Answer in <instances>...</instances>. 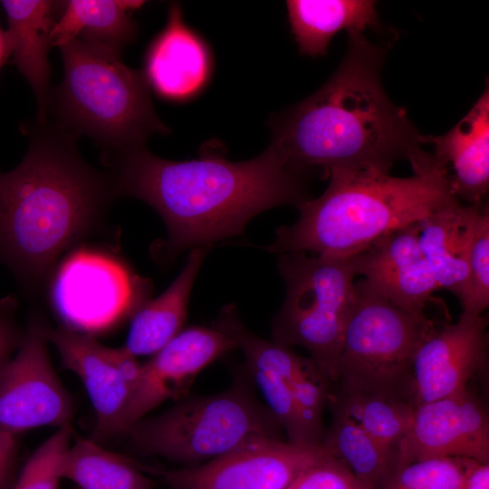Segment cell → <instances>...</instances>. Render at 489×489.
I'll list each match as a JSON object with an SVG mask.
<instances>
[{
    "instance_id": "1",
    "label": "cell",
    "mask_w": 489,
    "mask_h": 489,
    "mask_svg": "<svg viewBox=\"0 0 489 489\" xmlns=\"http://www.w3.org/2000/svg\"><path fill=\"white\" fill-rule=\"evenodd\" d=\"M114 169L117 196L140 199L162 217L168 239L157 256L170 261L185 249L210 247L241 235L263 211L309 199L304 176L272 146L245 161H230L210 140L194 159L161 158L145 146L105 157Z\"/></svg>"
},
{
    "instance_id": "2",
    "label": "cell",
    "mask_w": 489,
    "mask_h": 489,
    "mask_svg": "<svg viewBox=\"0 0 489 489\" xmlns=\"http://www.w3.org/2000/svg\"><path fill=\"white\" fill-rule=\"evenodd\" d=\"M333 75L313 94L270 120V143L294 171L389 173L421 148L423 136L381 83L384 49L348 34Z\"/></svg>"
},
{
    "instance_id": "3",
    "label": "cell",
    "mask_w": 489,
    "mask_h": 489,
    "mask_svg": "<svg viewBox=\"0 0 489 489\" xmlns=\"http://www.w3.org/2000/svg\"><path fill=\"white\" fill-rule=\"evenodd\" d=\"M39 127L19 165L0 173V260L33 291L98 229L117 196L112 176L80 156L76 135Z\"/></svg>"
},
{
    "instance_id": "4",
    "label": "cell",
    "mask_w": 489,
    "mask_h": 489,
    "mask_svg": "<svg viewBox=\"0 0 489 489\" xmlns=\"http://www.w3.org/2000/svg\"><path fill=\"white\" fill-rule=\"evenodd\" d=\"M413 175L333 173L317 198L297 207L298 219L276 230L263 246L271 253H312L352 257L377 240L417 224L459 201L452 193L445 168L420 149L409 160Z\"/></svg>"
},
{
    "instance_id": "5",
    "label": "cell",
    "mask_w": 489,
    "mask_h": 489,
    "mask_svg": "<svg viewBox=\"0 0 489 489\" xmlns=\"http://www.w3.org/2000/svg\"><path fill=\"white\" fill-rule=\"evenodd\" d=\"M58 48L63 79L52 91L48 109L55 112L58 129L89 136L106 156L143 147L154 133L170 132L154 110L142 72L120 55L80 39Z\"/></svg>"
},
{
    "instance_id": "6",
    "label": "cell",
    "mask_w": 489,
    "mask_h": 489,
    "mask_svg": "<svg viewBox=\"0 0 489 489\" xmlns=\"http://www.w3.org/2000/svg\"><path fill=\"white\" fill-rule=\"evenodd\" d=\"M140 452L194 465L210 461L260 438L283 441V430L266 406L245 388L183 398L162 414L126 431Z\"/></svg>"
},
{
    "instance_id": "7",
    "label": "cell",
    "mask_w": 489,
    "mask_h": 489,
    "mask_svg": "<svg viewBox=\"0 0 489 489\" xmlns=\"http://www.w3.org/2000/svg\"><path fill=\"white\" fill-rule=\"evenodd\" d=\"M278 268L286 295L273 320V341L306 349L333 383L354 300L357 273L353 259L286 253L279 254Z\"/></svg>"
},
{
    "instance_id": "8",
    "label": "cell",
    "mask_w": 489,
    "mask_h": 489,
    "mask_svg": "<svg viewBox=\"0 0 489 489\" xmlns=\"http://www.w3.org/2000/svg\"><path fill=\"white\" fill-rule=\"evenodd\" d=\"M437 322L381 297L360 279L335 364L339 389L405 400L416 350Z\"/></svg>"
},
{
    "instance_id": "9",
    "label": "cell",
    "mask_w": 489,
    "mask_h": 489,
    "mask_svg": "<svg viewBox=\"0 0 489 489\" xmlns=\"http://www.w3.org/2000/svg\"><path fill=\"white\" fill-rule=\"evenodd\" d=\"M53 272L50 297L62 326L91 336L132 317L149 290L121 260L93 249L72 252Z\"/></svg>"
},
{
    "instance_id": "10",
    "label": "cell",
    "mask_w": 489,
    "mask_h": 489,
    "mask_svg": "<svg viewBox=\"0 0 489 489\" xmlns=\"http://www.w3.org/2000/svg\"><path fill=\"white\" fill-rule=\"evenodd\" d=\"M43 328L33 322L0 369V430L19 435L71 424L74 407L51 364Z\"/></svg>"
},
{
    "instance_id": "11",
    "label": "cell",
    "mask_w": 489,
    "mask_h": 489,
    "mask_svg": "<svg viewBox=\"0 0 489 489\" xmlns=\"http://www.w3.org/2000/svg\"><path fill=\"white\" fill-rule=\"evenodd\" d=\"M239 348L234 332L221 317L212 327L182 330L141 365L138 383L122 410L118 433L168 399L187 396L197 375L225 353Z\"/></svg>"
},
{
    "instance_id": "12",
    "label": "cell",
    "mask_w": 489,
    "mask_h": 489,
    "mask_svg": "<svg viewBox=\"0 0 489 489\" xmlns=\"http://www.w3.org/2000/svg\"><path fill=\"white\" fill-rule=\"evenodd\" d=\"M484 316L460 315L456 323H436L414 355L404 398L412 407L465 391L487 371Z\"/></svg>"
},
{
    "instance_id": "13",
    "label": "cell",
    "mask_w": 489,
    "mask_h": 489,
    "mask_svg": "<svg viewBox=\"0 0 489 489\" xmlns=\"http://www.w3.org/2000/svg\"><path fill=\"white\" fill-rule=\"evenodd\" d=\"M328 455L321 446L260 438L205 464L168 472L165 479L173 489H286Z\"/></svg>"
},
{
    "instance_id": "14",
    "label": "cell",
    "mask_w": 489,
    "mask_h": 489,
    "mask_svg": "<svg viewBox=\"0 0 489 489\" xmlns=\"http://www.w3.org/2000/svg\"><path fill=\"white\" fill-rule=\"evenodd\" d=\"M446 456L489 462L488 409L470 386L457 395L415 408L398 451L397 468Z\"/></svg>"
},
{
    "instance_id": "15",
    "label": "cell",
    "mask_w": 489,
    "mask_h": 489,
    "mask_svg": "<svg viewBox=\"0 0 489 489\" xmlns=\"http://www.w3.org/2000/svg\"><path fill=\"white\" fill-rule=\"evenodd\" d=\"M418 223L389 233L352 259L357 276L374 292L412 313L425 314L439 288L419 246Z\"/></svg>"
},
{
    "instance_id": "16",
    "label": "cell",
    "mask_w": 489,
    "mask_h": 489,
    "mask_svg": "<svg viewBox=\"0 0 489 489\" xmlns=\"http://www.w3.org/2000/svg\"><path fill=\"white\" fill-rule=\"evenodd\" d=\"M213 68L207 43L185 23L180 5H171L166 25L144 55L141 72L148 86L166 101L184 102L206 87Z\"/></svg>"
},
{
    "instance_id": "17",
    "label": "cell",
    "mask_w": 489,
    "mask_h": 489,
    "mask_svg": "<svg viewBox=\"0 0 489 489\" xmlns=\"http://www.w3.org/2000/svg\"><path fill=\"white\" fill-rule=\"evenodd\" d=\"M43 334L57 349L62 365L79 377L87 391L96 416L95 438L118 433L131 388L112 364L108 347L91 335L64 326L43 328Z\"/></svg>"
},
{
    "instance_id": "18",
    "label": "cell",
    "mask_w": 489,
    "mask_h": 489,
    "mask_svg": "<svg viewBox=\"0 0 489 489\" xmlns=\"http://www.w3.org/2000/svg\"><path fill=\"white\" fill-rule=\"evenodd\" d=\"M445 168L454 196L480 204L489 188V91H484L471 110L442 136H423Z\"/></svg>"
},
{
    "instance_id": "19",
    "label": "cell",
    "mask_w": 489,
    "mask_h": 489,
    "mask_svg": "<svg viewBox=\"0 0 489 489\" xmlns=\"http://www.w3.org/2000/svg\"><path fill=\"white\" fill-rule=\"evenodd\" d=\"M9 58L30 84L37 102L38 124L47 122L51 99V31L61 2L50 0H3Z\"/></svg>"
},
{
    "instance_id": "20",
    "label": "cell",
    "mask_w": 489,
    "mask_h": 489,
    "mask_svg": "<svg viewBox=\"0 0 489 489\" xmlns=\"http://www.w3.org/2000/svg\"><path fill=\"white\" fill-rule=\"evenodd\" d=\"M485 202L448 205L418 223V243L439 289L460 304L468 284V256L479 212Z\"/></svg>"
},
{
    "instance_id": "21",
    "label": "cell",
    "mask_w": 489,
    "mask_h": 489,
    "mask_svg": "<svg viewBox=\"0 0 489 489\" xmlns=\"http://www.w3.org/2000/svg\"><path fill=\"white\" fill-rule=\"evenodd\" d=\"M144 3L136 0L61 2L51 31L52 46L59 47L73 39H80L120 56L138 34V25L131 14Z\"/></svg>"
},
{
    "instance_id": "22",
    "label": "cell",
    "mask_w": 489,
    "mask_h": 489,
    "mask_svg": "<svg viewBox=\"0 0 489 489\" xmlns=\"http://www.w3.org/2000/svg\"><path fill=\"white\" fill-rule=\"evenodd\" d=\"M209 248L191 249L168 288L134 313L124 347L135 357L154 355L182 331L190 292Z\"/></svg>"
},
{
    "instance_id": "23",
    "label": "cell",
    "mask_w": 489,
    "mask_h": 489,
    "mask_svg": "<svg viewBox=\"0 0 489 489\" xmlns=\"http://www.w3.org/2000/svg\"><path fill=\"white\" fill-rule=\"evenodd\" d=\"M286 6L299 51L312 57L325 55L331 40L341 30L363 33L379 25L374 1L290 0Z\"/></svg>"
},
{
    "instance_id": "24",
    "label": "cell",
    "mask_w": 489,
    "mask_h": 489,
    "mask_svg": "<svg viewBox=\"0 0 489 489\" xmlns=\"http://www.w3.org/2000/svg\"><path fill=\"white\" fill-rule=\"evenodd\" d=\"M327 405L345 413L387 450L397 464L399 448L412 423L414 407L392 395L341 389L334 394L330 392Z\"/></svg>"
},
{
    "instance_id": "25",
    "label": "cell",
    "mask_w": 489,
    "mask_h": 489,
    "mask_svg": "<svg viewBox=\"0 0 489 489\" xmlns=\"http://www.w3.org/2000/svg\"><path fill=\"white\" fill-rule=\"evenodd\" d=\"M61 479L81 489H152V482L129 459L108 451L94 440L80 438L63 453Z\"/></svg>"
},
{
    "instance_id": "26",
    "label": "cell",
    "mask_w": 489,
    "mask_h": 489,
    "mask_svg": "<svg viewBox=\"0 0 489 489\" xmlns=\"http://www.w3.org/2000/svg\"><path fill=\"white\" fill-rule=\"evenodd\" d=\"M329 406L332 419L321 447L356 476L380 489L396 470L395 458L345 413Z\"/></svg>"
},
{
    "instance_id": "27",
    "label": "cell",
    "mask_w": 489,
    "mask_h": 489,
    "mask_svg": "<svg viewBox=\"0 0 489 489\" xmlns=\"http://www.w3.org/2000/svg\"><path fill=\"white\" fill-rule=\"evenodd\" d=\"M331 380L311 359L300 357L293 376V398L299 419L310 446H320L325 430L322 415L328 403Z\"/></svg>"
},
{
    "instance_id": "28",
    "label": "cell",
    "mask_w": 489,
    "mask_h": 489,
    "mask_svg": "<svg viewBox=\"0 0 489 489\" xmlns=\"http://www.w3.org/2000/svg\"><path fill=\"white\" fill-rule=\"evenodd\" d=\"M480 461L465 457H433L397 468L380 489H459Z\"/></svg>"
},
{
    "instance_id": "29",
    "label": "cell",
    "mask_w": 489,
    "mask_h": 489,
    "mask_svg": "<svg viewBox=\"0 0 489 489\" xmlns=\"http://www.w3.org/2000/svg\"><path fill=\"white\" fill-rule=\"evenodd\" d=\"M489 305V209L484 204L477 216L468 256L467 292L462 316L478 317Z\"/></svg>"
},
{
    "instance_id": "30",
    "label": "cell",
    "mask_w": 489,
    "mask_h": 489,
    "mask_svg": "<svg viewBox=\"0 0 489 489\" xmlns=\"http://www.w3.org/2000/svg\"><path fill=\"white\" fill-rule=\"evenodd\" d=\"M71 436V424L60 427L30 455L12 489H58L59 465Z\"/></svg>"
},
{
    "instance_id": "31",
    "label": "cell",
    "mask_w": 489,
    "mask_h": 489,
    "mask_svg": "<svg viewBox=\"0 0 489 489\" xmlns=\"http://www.w3.org/2000/svg\"><path fill=\"white\" fill-rule=\"evenodd\" d=\"M286 489H377L340 461L326 456L303 470Z\"/></svg>"
},
{
    "instance_id": "32",
    "label": "cell",
    "mask_w": 489,
    "mask_h": 489,
    "mask_svg": "<svg viewBox=\"0 0 489 489\" xmlns=\"http://www.w3.org/2000/svg\"><path fill=\"white\" fill-rule=\"evenodd\" d=\"M13 302H4L0 307V369L18 349L24 333L13 318Z\"/></svg>"
},
{
    "instance_id": "33",
    "label": "cell",
    "mask_w": 489,
    "mask_h": 489,
    "mask_svg": "<svg viewBox=\"0 0 489 489\" xmlns=\"http://www.w3.org/2000/svg\"><path fill=\"white\" fill-rule=\"evenodd\" d=\"M18 435L0 430V489H12L15 480Z\"/></svg>"
},
{
    "instance_id": "34",
    "label": "cell",
    "mask_w": 489,
    "mask_h": 489,
    "mask_svg": "<svg viewBox=\"0 0 489 489\" xmlns=\"http://www.w3.org/2000/svg\"><path fill=\"white\" fill-rule=\"evenodd\" d=\"M459 489H489V462H478L465 475Z\"/></svg>"
},
{
    "instance_id": "35",
    "label": "cell",
    "mask_w": 489,
    "mask_h": 489,
    "mask_svg": "<svg viewBox=\"0 0 489 489\" xmlns=\"http://www.w3.org/2000/svg\"><path fill=\"white\" fill-rule=\"evenodd\" d=\"M9 59V50L5 31L0 26V69Z\"/></svg>"
}]
</instances>
